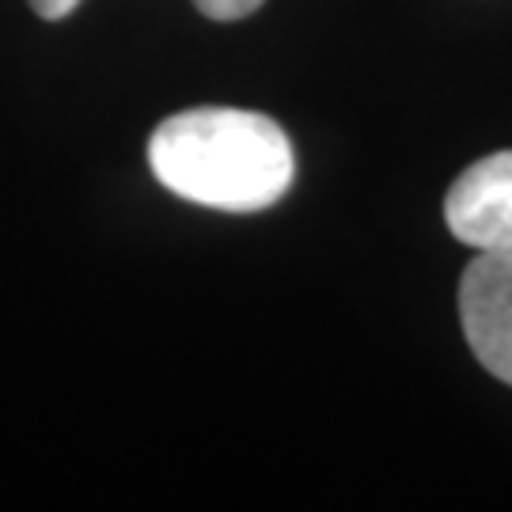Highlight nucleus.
Returning <instances> with one entry per match:
<instances>
[{
    "instance_id": "7ed1b4c3",
    "label": "nucleus",
    "mask_w": 512,
    "mask_h": 512,
    "mask_svg": "<svg viewBox=\"0 0 512 512\" xmlns=\"http://www.w3.org/2000/svg\"><path fill=\"white\" fill-rule=\"evenodd\" d=\"M444 220L459 243L512 255V152L467 167L444 198Z\"/></svg>"
},
{
    "instance_id": "39448f33",
    "label": "nucleus",
    "mask_w": 512,
    "mask_h": 512,
    "mask_svg": "<svg viewBox=\"0 0 512 512\" xmlns=\"http://www.w3.org/2000/svg\"><path fill=\"white\" fill-rule=\"evenodd\" d=\"M76 4L80 0H31V8H35L42 19H65L76 12Z\"/></svg>"
},
{
    "instance_id": "f03ea898",
    "label": "nucleus",
    "mask_w": 512,
    "mask_h": 512,
    "mask_svg": "<svg viewBox=\"0 0 512 512\" xmlns=\"http://www.w3.org/2000/svg\"><path fill=\"white\" fill-rule=\"evenodd\" d=\"M459 323L478 365L512 387V255L482 251L463 270Z\"/></svg>"
},
{
    "instance_id": "f257e3e1",
    "label": "nucleus",
    "mask_w": 512,
    "mask_h": 512,
    "mask_svg": "<svg viewBox=\"0 0 512 512\" xmlns=\"http://www.w3.org/2000/svg\"><path fill=\"white\" fill-rule=\"evenodd\" d=\"M152 175L186 202L258 213L285 198L293 183V145L258 110L198 107L171 114L148 141Z\"/></svg>"
},
{
    "instance_id": "20e7f679",
    "label": "nucleus",
    "mask_w": 512,
    "mask_h": 512,
    "mask_svg": "<svg viewBox=\"0 0 512 512\" xmlns=\"http://www.w3.org/2000/svg\"><path fill=\"white\" fill-rule=\"evenodd\" d=\"M198 12L209 19H220V23H232V19H247L251 12H258L266 0H194Z\"/></svg>"
}]
</instances>
